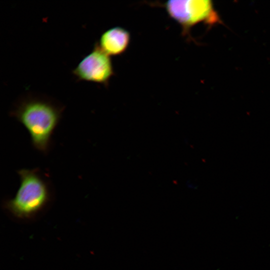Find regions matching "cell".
<instances>
[{
    "label": "cell",
    "mask_w": 270,
    "mask_h": 270,
    "mask_svg": "<svg viewBox=\"0 0 270 270\" xmlns=\"http://www.w3.org/2000/svg\"><path fill=\"white\" fill-rule=\"evenodd\" d=\"M64 109V105L50 98L28 94L17 100L10 114L26 129L33 148L47 154Z\"/></svg>",
    "instance_id": "6da1fadb"
},
{
    "label": "cell",
    "mask_w": 270,
    "mask_h": 270,
    "mask_svg": "<svg viewBox=\"0 0 270 270\" xmlns=\"http://www.w3.org/2000/svg\"><path fill=\"white\" fill-rule=\"evenodd\" d=\"M20 186L14 198L4 200L6 212L16 220H35L52 204L54 192L48 175L38 168L17 171Z\"/></svg>",
    "instance_id": "7a4b0ae2"
},
{
    "label": "cell",
    "mask_w": 270,
    "mask_h": 270,
    "mask_svg": "<svg viewBox=\"0 0 270 270\" xmlns=\"http://www.w3.org/2000/svg\"><path fill=\"white\" fill-rule=\"evenodd\" d=\"M169 15L184 32L202 22L214 24L219 20L212 2L208 0H170L164 4Z\"/></svg>",
    "instance_id": "3957f363"
},
{
    "label": "cell",
    "mask_w": 270,
    "mask_h": 270,
    "mask_svg": "<svg viewBox=\"0 0 270 270\" xmlns=\"http://www.w3.org/2000/svg\"><path fill=\"white\" fill-rule=\"evenodd\" d=\"M72 74L79 81H86L106 86L114 75L110 56L94 44L92 51L84 56L72 70Z\"/></svg>",
    "instance_id": "277c9868"
},
{
    "label": "cell",
    "mask_w": 270,
    "mask_h": 270,
    "mask_svg": "<svg viewBox=\"0 0 270 270\" xmlns=\"http://www.w3.org/2000/svg\"><path fill=\"white\" fill-rule=\"evenodd\" d=\"M130 34L126 29L116 26L104 32L97 42L100 48L109 56L121 54L127 49Z\"/></svg>",
    "instance_id": "5b68a950"
}]
</instances>
